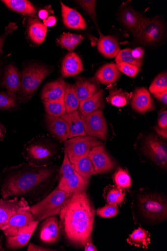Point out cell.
I'll list each match as a JSON object with an SVG mask.
<instances>
[{
    "label": "cell",
    "instance_id": "cell-1",
    "mask_svg": "<svg viewBox=\"0 0 167 251\" xmlns=\"http://www.w3.org/2000/svg\"><path fill=\"white\" fill-rule=\"evenodd\" d=\"M57 172L56 168L49 165L36 167L28 163L6 168L0 176L2 197L40 201L49 193Z\"/></svg>",
    "mask_w": 167,
    "mask_h": 251
},
{
    "label": "cell",
    "instance_id": "cell-2",
    "mask_svg": "<svg viewBox=\"0 0 167 251\" xmlns=\"http://www.w3.org/2000/svg\"><path fill=\"white\" fill-rule=\"evenodd\" d=\"M59 214L62 231L70 243L84 247L91 241L95 211L86 191L72 194Z\"/></svg>",
    "mask_w": 167,
    "mask_h": 251
},
{
    "label": "cell",
    "instance_id": "cell-3",
    "mask_svg": "<svg viewBox=\"0 0 167 251\" xmlns=\"http://www.w3.org/2000/svg\"><path fill=\"white\" fill-rule=\"evenodd\" d=\"M51 67L41 64H32L22 70L21 85L17 98L19 102H28L36 93L41 83L53 72Z\"/></svg>",
    "mask_w": 167,
    "mask_h": 251
},
{
    "label": "cell",
    "instance_id": "cell-4",
    "mask_svg": "<svg viewBox=\"0 0 167 251\" xmlns=\"http://www.w3.org/2000/svg\"><path fill=\"white\" fill-rule=\"evenodd\" d=\"M71 195L58 187L49 194L32 206H29L36 221L39 222L59 214L65 203Z\"/></svg>",
    "mask_w": 167,
    "mask_h": 251
},
{
    "label": "cell",
    "instance_id": "cell-5",
    "mask_svg": "<svg viewBox=\"0 0 167 251\" xmlns=\"http://www.w3.org/2000/svg\"><path fill=\"white\" fill-rule=\"evenodd\" d=\"M36 138L24 148L23 155L28 163L36 167L49 166L56 155L54 149L44 139Z\"/></svg>",
    "mask_w": 167,
    "mask_h": 251
},
{
    "label": "cell",
    "instance_id": "cell-6",
    "mask_svg": "<svg viewBox=\"0 0 167 251\" xmlns=\"http://www.w3.org/2000/svg\"><path fill=\"white\" fill-rule=\"evenodd\" d=\"M138 200L139 206L143 216L154 221H163L167 219L166 198L157 194H147L140 196Z\"/></svg>",
    "mask_w": 167,
    "mask_h": 251
},
{
    "label": "cell",
    "instance_id": "cell-7",
    "mask_svg": "<svg viewBox=\"0 0 167 251\" xmlns=\"http://www.w3.org/2000/svg\"><path fill=\"white\" fill-rule=\"evenodd\" d=\"M102 145L97 138L91 136L75 137L64 142V153L72 164L80 157L88 155L93 148Z\"/></svg>",
    "mask_w": 167,
    "mask_h": 251
},
{
    "label": "cell",
    "instance_id": "cell-8",
    "mask_svg": "<svg viewBox=\"0 0 167 251\" xmlns=\"http://www.w3.org/2000/svg\"><path fill=\"white\" fill-rule=\"evenodd\" d=\"M165 31V26L160 18H148L139 33L134 38L139 44L152 45L162 39Z\"/></svg>",
    "mask_w": 167,
    "mask_h": 251
},
{
    "label": "cell",
    "instance_id": "cell-9",
    "mask_svg": "<svg viewBox=\"0 0 167 251\" xmlns=\"http://www.w3.org/2000/svg\"><path fill=\"white\" fill-rule=\"evenodd\" d=\"M143 151L158 167L167 169V144L160 140L155 135H150L144 140Z\"/></svg>",
    "mask_w": 167,
    "mask_h": 251
},
{
    "label": "cell",
    "instance_id": "cell-10",
    "mask_svg": "<svg viewBox=\"0 0 167 251\" xmlns=\"http://www.w3.org/2000/svg\"><path fill=\"white\" fill-rule=\"evenodd\" d=\"M80 116L87 135L103 141L107 140L108 128L102 110L95 111L86 117Z\"/></svg>",
    "mask_w": 167,
    "mask_h": 251
},
{
    "label": "cell",
    "instance_id": "cell-11",
    "mask_svg": "<svg viewBox=\"0 0 167 251\" xmlns=\"http://www.w3.org/2000/svg\"><path fill=\"white\" fill-rule=\"evenodd\" d=\"M28 201L25 199L0 200V230L3 231L11 218L17 213L29 207Z\"/></svg>",
    "mask_w": 167,
    "mask_h": 251
},
{
    "label": "cell",
    "instance_id": "cell-12",
    "mask_svg": "<svg viewBox=\"0 0 167 251\" xmlns=\"http://www.w3.org/2000/svg\"><path fill=\"white\" fill-rule=\"evenodd\" d=\"M147 18L135 11L130 5H123L119 13L121 24L134 37L139 33Z\"/></svg>",
    "mask_w": 167,
    "mask_h": 251
},
{
    "label": "cell",
    "instance_id": "cell-13",
    "mask_svg": "<svg viewBox=\"0 0 167 251\" xmlns=\"http://www.w3.org/2000/svg\"><path fill=\"white\" fill-rule=\"evenodd\" d=\"M88 155L96 174L110 172L115 168V163L102 145L93 148Z\"/></svg>",
    "mask_w": 167,
    "mask_h": 251
},
{
    "label": "cell",
    "instance_id": "cell-14",
    "mask_svg": "<svg viewBox=\"0 0 167 251\" xmlns=\"http://www.w3.org/2000/svg\"><path fill=\"white\" fill-rule=\"evenodd\" d=\"M28 208L17 213L11 218L3 231L6 237L16 235L21 230L36 221L32 213L27 210Z\"/></svg>",
    "mask_w": 167,
    "mask_h": 251
},
{
    "label": "cell",
    "instance_id": "cell-15",
    "mask_svg": "<svg viewBox=\"0 0 167 251\" xmlns=\"http://www.w3.org/2000/svg\"><path fill=\"white\" fill-rule=\"evenodd\" d=\"M41 226L40 239L43 243L52 244L59 240L60 228L58 219L56 216L45 220Z\"/></svg>",
    "mask_w": 167,
    "mask_h": 251
},
{
    "label": "cell",
    "instance_id": "cell-16",
    "mask_svg": "<svg viewBox=\"0 0 167 251\" xmlns=\"http://www.w3.org/2000/svg\"><path fill=\"white\" fill-rule=\"evenodd\" d=\"M130 102L132 108L140 113L144 114L154 109L150 94L144 87L136 89Z\"/></svg>",
    "mask_w": 167,
    "mask_h": 251
},
{
    "label": "cell",
    "instance_id": "cell-17",
    "mask_svg": "<svg viewBox=\"0 0 167 251\" xmlns=\"http://www.w3.org/2000/svg\"><path fill=\"white\" fill-rule=\"evenodd\" d=\"M63 24L70 29L85 30L86 22L81 14L76 10L71 8L61 2Z\"/></svg>",
    "mask_w": 167,
    "mask_h": 251
},
{
    "label": "cell",
    "instance_id": "cell-18",
    "mask_svg": "<svg viewBox=\"0 0 167 251\" xmlns=\"http://www.w3.org/2000/svg\"><path fill=\"white\" fill-rule=\"evenodd\" d=\"M39 223V221H35L21 230L16 235L6 237V247L12 250L20 249L27 246Z\"/></svg>",
    "mask_w": 167,
    "mask_h": 251
},
{
    "label": "cell",
    "instance_id": "cell-19",
    "mask_svg": "<svg viewBox=\"0 0 167 251\" xmlns=\"http://www.w3.org/2000/svg\"><path fill=\"white\" fill-rule=\"evenodd\" d=\"M46 126L49 131L61 142L68 140L70 129L67 123L61 117H54L45 115Z\"/></svg>",
    "mask_w": 167,
    "mask_h": 251
},
{
    "label": "cell",
    "instance_id": "cell-20",
    "mask_svg": "<svg viewBox=\"0 0 167 251\" xmlns=\"http://www.w3.org/2000/svg\"><path fill=\"white\" fill-rule=\"evenodd\" d=\"M22 74L17 67L10 64L5 68L2 85L10 94L17 97L20 89Z\"/></svg>",
    "mask_w": 167,
    "mask_h": 251
},
{
    "label": "cell",
    "instance_id": "cell-21",
    "mask_svg": "<svg viewBox=\"0 0 167 251\" xmlns=\"http://www.w3.org/2000/svg\"><path fill=\"white\" fill-rule=\"evenodd\" d=\"M84 70L82 61L75 52H70L62 62L61 74L64 77L76 76Z\"/></svg>",
    "mask_w": 167,
    "mask_h": 251
},
{
    "label": "cell",
    "instance_id": "cell-22",
    "mask_svg": "<svg viewBox=\"0 0 167 251\" xmlns=\"http://www.w3.org/2000/svg\"><path fill=\"white\" fill-rule=\"evenodd\" d=\"M66 83L63 78L47 83L44 87L41 99L44 102L63 99L66 89Z\"/></svg>",
    "mask_w": 167,
    "mask_h": 251
},
{
    "label": "cell",
    "instance_id": "cell-23",
    "mask_svg": "<svg viewBox=\"0 0 167 251\" xmlns=\"http://www.w3.org/2000/svg\"><path fill=\"white\" fill-rule=\"evenodd\" d=\"M104 91L100 89L98 92L90 98L80 101L79 113L83 117H86L92 113L104 108Z\"/></svg>",
    "mask_w": 167,
    "mask_h": 251
},
{
    "label": "cell",
    "instance_id": "cell-24",
    "mask_svg": "<svg viewBox=\"0 0 167 251\" xmlns=\"http://www.w3.org/2000/svg\"><path fill=\"white\" fill-rule=\"evenodd\" d=\"M68 125L70 129L69 139L86 136L83 122L78 111L66 113L61 117Z\"/></svg>",
    "mask_w": 167,
    "mask_h": 251
},
{
    "label": "cell",
    "instance_id": "cell-25",
    "mask_svg": "<svg viewBox=\"0 0 167 251\" xmlns=\"http://www.w3.org/2000/svg\"><path fill=\"white\" fill-rule=\"evenodd\" d=\"M120 75L115 64L107 63L97 72L94 79L103 84H111L116 82Z\"/></svg>",
    "mask_w": 167,
    "mask_h": 251
},
{
    "label": "cell",
    "instance_id": "cell-26",
    "mask_svg": "<svg viewBox=\"0 0 167 251\" xmlns=\"http://www.w3.org/2000/svg\"><path fill=\"white\" fill-rule=\"evenodd\" d=\"M89 184V180L83 178L76 172L66 180L59 182L58 187L72 195L73 193L86 191Z\"/></svg>",
    "mask_w": 167,
    "mask_h": 251
},
{
    "label": "cell",
    "instance_id": "cell-27",
    "mask_svg": "<svg viewBox=\"0 0 167 251\" xmlns=\"http://www.w3.org/2000/svg\"><path fill=\"white\" fill-rule=\"evenodd\" d=\"M97 48L100 53L108 58H115L121 50L118 40L110 35L101 36L98 41Z\"/></svg>",
    "mask_w": 167,
    "mask_h": 251
},
{
    "label": "cell",
    "instance_id": "cell-28",
    "mask_svg": "<svg viewBox=\"0 0 167 251\" xmlns=\"http://www.w3.org/2000/svg\"><path fill=\"white\" fill-rule=\"evenodd\" d=\"M1 1L7 8L18 13L36 19L38 17L36 8L27 0H2Z\"/></svg>",
    "mask_w": 167,
    "mask_h": 251
},
{
    "label": "cell",
    "instance_id": "cell-29",
    "mask_svg": "<svg viewBox=\"0 0 167 251\" xmlns=\"http://www.w3.org/2000/svg\"><path fill=\"white\" fill-rule=\"evenodd\" d=\"M75 88L80 101L90 98L100 90L96 84L79 77L76 78Z\"/></svg>",
    "mask_w": 167,
    "mask_h": 251
},
{
    "label": "cell",
    "instance_id": "cell-30",
    "mask_svg": "<svg viewBox=\"0 0 167 251\" xmlns=\"http://www.w3.org/2000/svg\"><path fill=\"white\" fill-rule=\"evenodd\" d=\"M28 35L30 40L37 44L42 43L45 39L47 27L36 18H30L27 26Z\"/></svg>",
    "mask_w": 167,
    "mask_h": 251
},
{
    "label": "cell",
    "instance_id": "cell-31",
    "mask_svg": "<svg viewBox=\"0 0 167 251\" xmlns=\"http://www.w3.org/2000/svg\"><path fill=\"white\" fill-rule=\"evenodd\" d=\"M132 96V93H128L121 89L112 88L109 89V96L107 98V101L113 106L121 107L128 105Z\"/></svg>",
    "mask_w": 167,
    "mask_h": 251
},
{
    "label": "cell",
    "instance_id": "cell-32",
    "mask_svg": "<svg viewBox=\"0 0 167 251\" xmlns=\"http://www.w3.org/2000/svg\"><path fill=\"white\" fill-rule=\"evenodd\" d=\"M127 242L137 247L148 249L151 243L150 234L145 229L139 227L129 235Z\"/></svg>",
    "mask_w": 167,
    "mask_h": 251
},
{
    "label": "cell",
    "instance_id": "cell-33",
    "mask_svg": "<svg viewBox=\"0 0 167 251\" xmlns=\"http://www.w3.org/2000/svg\"><path fill=\"white\" fill-rule=\"evenodd\" d=\"M82 35L70 33H63L56 39V43L59 47L72 52L84 40Z\"/></svg>",
    "mask_w": 167,
    "mask_h": 251
},
{
    "label": "cell",
    "instance_id": "cell-34",
    "mask_svg": "<svg viewBox=\"0 0 167 251\" xmlns=\"http://www.w3.org/2000/svg\"><path fill=\"white\" fill-rule=\"evenodd\" d=\"M72 165L75 171L85 180H89L92 176L96 175L88 155L77 159Z\"/></svg>",
    "mask_w": 167,
    "mask_h": 251
},
{
    "label": "cell",
    "instance_id": "cell-35",
    "mask_svg": "<svg viewBox=\"0 0 167 251\" xmlns=\"http://www.w3.org/2000/svg\"><path fill=\"white\" fill-rule=\"evenodd\" d=\"M66 89L64 97L66 113L77 111L80 105V100L76 95L75 85L66 83Z\"/></svg>",
    "mask_w": 167,
    "mask_h": 251
},
{
    "label": "cell",
    "instance_id": "cell-36",
    "mask_svg": "<svg viewBox=\"0 0 167 251\" xmlns=\"http://www.w3.org/2000/svg\"><path fill=\"white\" fill-rule=\"evenodd\" d=\"M47 115L54 117H61L66 113L64 99L44 102Z\"/></svg>",
    "mask_w": 167,
    "mask_h": 251
},
{
    "label": "cell",
    "instance_id": "cell-37",
    "mask_svg": "<svg viewBox=\"0 0 167 251\" xmlns=\"http://www.w3.org/2000/svg\"><path fill=\"white\" fill-rule=\"evenodd\" d=\"M113 179L117 187L119 189L126 190L132 186V181L130 176L127 171L121 168L117 169Z\"/></svg>",
    "mask_w": 167,
    "mask_h": 251
},
{
    "label": "cell",
    "instance_id": "cell-38",
    "mask_svg": "<svg viewBox=\"0 0 167 251\" xmlns=\"http://www.w3.org/2000/svg\"><path fill=\"white\" fill-rule=\"evenodd\" d=\"M18 98L6 91L0 92V110L4 111L13 110L18 106Z\"/></svg>",
    "mask_w": 167,
    "mask_h": 251
},
{
    "label": "cell",
    "instance_id": "cell-39",
    "mask_svg": "<svg viewBox=\"0 0 167 251\" xmlns=\"http://www.w3.org/2000/svg\"><path fill=\"white\" fill-rule=\"evenodd\" d=\"M149 90L153 95L167 91V74L163 72L158 75L151 83Z\"/></svg>",
    "mask_w": 167,
    "mask_h": 251
},
{
    "label": "cell",
    "instance_id": "cell-40",
    "mask_svg": "<svg viewBox=\"0 0 167 251\" xmlns=\"http://www.w3.org/2000/svg\"><path fill=\"white\" fill-rule=\"evenodd\" d=\"M75 2L88 13L93 20L95 25H96V27L100 33V36L103 35L99 31L97 24V15L96 12L97 1H95V0H88V1H86V0H83V1H82V0H81V1H76Z\"/></svg>",
    "mask_w": 167,
    "mask_h": 251
},
{
    "label": "cell",
    "instance_id": "cell-41",
    "mask_svg": "<svg viewBox=\"0 0 167 251\" xmlns=\"http://www.w3.org/2000/svg\"><path fill=\"white\" fill-rule=\"evenodd\" d=\"M115 61L116 64L124 62L139 68H141L143 64V60L137 59L132 56V50L130 49L120 50L115 57Z\"/></svg>",
    "mask_w": 167,
    "mask_h": 251
},
{
    "label": "cell",
    "instance_id": "cell-42",
    "mask_svg": "<svg viewBox=\"0 0 167 251\" xmlns=\"http://www.w3.org/2000/svg\"><path fill=\"white\" fill-rule=\"evenodd\" d=\"M125 193L123 190L113 187L110 189L106 195V201L108 204L118 206L124 201Z\"/></svg>",
    "mask_w": 167,
    "mask_h": 251
},
{
    "label": "cell",
    "instance_id": "cell-43",
    "mask_svg": "<svg viewBox=\"0 0 167 251\" xmlns=\"http://www.w3.org/2000/svg\"><path fill=\"white\" fill-rule=\"evenodd\" d=\"M76 171L70 162L67 155L65 153L63 162L59 173V182H63L72 176Z\"/></svg>",
    "mask_w": 167,
    "mask_h": 251
},
{
    "label": "cell",
    "instance_id": "cell-44",
    "mask_svg": "<svg viewBox=\"0 0 167 251\" xmlns=\"http://www.w3.org/2000/svg\"><path fill=\"white\" fill-rule=\"evenodd\" d=\"M116 65L119 72L131 77H135L141 71L140 68L126 63H119Z\"/></svg>",
    "mask_w": 167,
    "mask_h": 251
},
{
    "label": "cell",
    "instance_id": "cell-45",
    "mask_svg": "<svg viewBox=\"0 0 167 251\" xmlns=\"http://www.w3.org/2000/svg\"><path fill=\"white\" fill-rule=\"evenodd\" d=\"M119 211V209L117 206L108 204L106 206L98 209L96 214L101 218H111L116 217Z\"/></svg>",
    "mask_w": 167,
    "mask_h": 251
},
{
    "label": "cell",
    "instance_id": "cell-46",
    "mask_svg": "<svg viewBox=\"0 0 167 251\" xmlns=\"http://www.w3.org/2000/svg\"><path fill=\"white\" fill-rule=\"evenodd\" d=\"M18 26L15 23L11 22L6 28L4 33L0 36V53L2 52L3 46L7 36L16 30Z\"/></svg>",
    "mask_w": 167,
    "mask_h": 251
},
{
    "label": "cell",
    "instance_id": "cell-47",
    "mask_svg": "<svg viewBox=\"0 0 167 251\" xmlns=\"http://www.w3.org/2000/svg\"><path fill=\"white\" fill-rule=\"evenodd\" d=\"M158 127L167 129V111L163 110L159 113L158 120Z\"/></svg>",
    "mask_w": 167,
    "mask_h": 251
},
{
    "label": "cell",
    "instance_id": "cell-48",
    "mask_svg": "<svg viewBox=\"0 0 167 251\" xmlns=\"http://www.w3.org/2000/svg\"><path fill=\"white\" fill-rule=\"evenodd\" d=\"M145 51L144 49L139 47L132 50V56L137 59L142 60L144 57Z\"/></svg>",
    "mask_w": 167,
    "mask_h": 251
},
{
    "label": "cell",
    "instance_id": "cell-49",
    "mask_svg": "<svg viewBox=\"0 0 167 251\" xmlns=\"http://www.w3.org/2000/svg\"><path fill=\"white\" fill-rule=\"evenodd\" d=\"M28 251H55L53 249L46 248L42 246H40L37 245H35L33 243H30L28 248Z\"/></svg>",
    "mask_w": 167,
    "mask_h": 251
},
{
    "label": "cell",
    "instance_id": "cell-50",
    "mask_svg": "<svg viewBox=\"0 0 167 251\" xmlns=\"http://www.w3.org/2000/svg\"><path fill=\"white\" fill-rule=\"evenodd\" d=\"M154 97L159 101L167 105V91H164L162 93L156 94L153 95Z\"/></svg>",
    "mask_w": 167,
    "mask_h": 251
},
{
    "label": "cell",
    "instance_id": "cell-51",
    "mask_svg": "<svg viewBox=\"0 0 167 251\" xmlns=\"http://www.w3.org/2000/svg\"><path fill=\"white\" fill-rule=\"evenodd\" d=\"M57 22L56 18L54 16L48 17L43 21V24L47 27H52L56 25Z\"/></svg>",
    "mask_w": 167,
    "mask_h": 251
},
{
    "label": "cell",
    "instance_id": "cell-52",
    "mask_svg": "<svg viewBox=\"0 0 167 251\" xmlns=\"http://www.w3.org/2000/svg\"><path fill=\"white\" fill-rule=\"evenodd\" d=\"M7 130L5 126L0 122V141H3L6 135Z\"/></svg>",
    "mask_w": 167,
    "mask_h": 251
},
{
    "label": "cell",
    "instance_id": "cell-53",
    "mask_svg": "<svg viewBox=\"0 0 167 251\" xmlns=\"http://www.w3.org/2000/svg\"><path fill=\"white\" fill-rule=\"evenodd\" d=\"M155 130L157 133L161 136L162 138L167 140V129H162L158 127H155Z\"/></svg>",
    "mask_w": 167,
    "mask_h": 251
},
{
    "label": "cell",
    "instance_id": "cell-54",
    "mask_svg": "<svg viewBox=\"0 0 167 251\" xmlns=\"http://www.w3.org/2000/svg\"><path fill=\"white\" fill-rule=\"evenodd\" d=\"M85 251H97V249L91 242L90 241L88 242L84 246Z\"/></svg>",
    "mask_w": 167,
    "mask_h": 251
},
{
    "label": "cell",
    "instance_id": "cell-55",
    "mask_svg": "<svg viewBox=\"0 0 167 251\" xmlns=\"http://www.w3.org/2000/svg\"><path fill=\"white\" fill-rule=\"evenodd\" d=\"M38 14V17L40 19L44 20L48 17L49 13L46 10L43 9L40 10Z\"/></svg>",
    "mask_w": 167,
    "mask_h": 251
},
{
    "label": "cell",
    "instance_id": "cell-56",
    "mask_svg": "<svg viewBox=\"0 0 167 251\" xmlns=\"http://www.w3.org/2000/svg\"><path fill=\"white\" fill-rule=\"evenodd\" d=\"M1 64H0V77H1Z\"/></svg>",
    "mask_w": 167,
    "mask_h": 251
}]
</instances>
